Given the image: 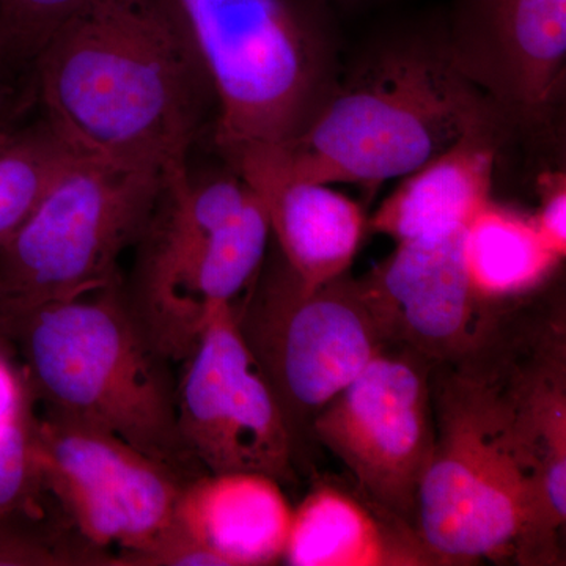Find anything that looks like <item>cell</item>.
Listing matches in <instances>:
<instances>
[{
    "label": "cell",
    "instance_id": "1",
    "mask_svg": "<svg viewBox=\"0 0 566 566\" xmlns=\"http://www.w3.org/2000/svg\"><path fill=\"white\" fill-rule=\"evenodd\" d=\"M44 120L98 161L185 177L210 92L159 0H93L35 59Z\"/></svg>",
    "mask_w": 566,
    "mask_h": 566
},
{
    "label": "cell",
    "instance_id": "2",
    "mask_svg": "<svg viewBox=\"0 0 566 566\" xmlns=\"http://www.w3.org/2000/svg\"><path fill=\"white\" fill-rule=\"evenodd\" d=\"M434 449L416 528L452 565L560 564L543 469L517 419L504 335L431 375Z\"/></svg>",
    "mask_w": 566,
    "mask_h": 566
},
{
    "label": "cell",
    "instance_id": "3",
    "mask_svg": "<svg viewBox=\"0 0 566 566\" xmlns=\"http://www.w3.org/2000/svg\"><path fill=\"white\" fill-rule=\"evenodd\" d=\"M506 134L485 95L457 69L444 29L412 32L375 48L289 147L249 148L234 174L363 186L403 178L471 134Z\"/></svg>",
    "mask_w": 566,
    "mask_h": 566
},
{
    "label": "cell",
    "instance_id": "4",
    "mask_svg": "<svg viewBox=\"0 0 566 566\" xmlns=\"http://www.w3.org/2000/svg\"><path fill=\"white\" fill-rule=\"evenodd\" d=\"M48 415L120 439L182 482L207 474L182 439L170 364L136 323L122 281L7 319Z\"/></svg>",
    "mask_w": 566,
    "mask_h": 566
},
{
    "label": "cell",
    "instance_id": "5",
    "mask_svg": "<svg viewBox=\"0 0 566 566\" xmlns=\"http://www.w3.org/2000/svg\"><path fill=\"white\" fill-rule=\"evenodd\" d=\"M216 102L227 159L289 147L340 80L322 0H159Z\"/></svg>",
    "mask_w": 566,
    "mask_h": 566
},
{
    "label": "cell",
    "instance_id": "6",
    "mask_svg": "<svg viewBox=\"0 0 566 566\" xmlns=\"http://www.w3.org/2000/svg\"><path fill=\"white\" fill-rule=\"evenodd\" d=\"M164 186L161 175L77 156L0 248L6 322L120 281L123 252L144 237Z\"/></svg>",
    "mask_w": 566,
    "mask_h": 566
},
{
    "label": "cell",
    "instance_id": "7",
    "mask_svg": "<svg viewBox=\"0 0 566 566\" xmlns=\"http://www.w3.org/2000/svg\"><path fill=\"white\" fill-rule=\"evenodd\" d=\"M241 338L273 392L294 450L319 411L389 344L357 279L307 289L283 262L266 259L233 304Z\"/></svg>",
    "mask_w": 566,
    "mask_h": 566
},
{
    "label": "cell",
    "instance_id": "8",
    "mask_svg": "<svg viewBox=\"0 0 566 566\" xmlns=\"http://www.w3.org/2000/svg\"><path fill=\"white\" fill-rule=\"evenodd\" d=\"M48 490L71 526L111 565H144L175 531L185 482L120 439L62 417H35Z\"/></svg>",
    "mask_w": 566,
    "mask_h": 566
},
{
    "label": "cell",
    "instance_id": "9",
    "mask_svg": "<svg viewBox=\"0 0 566 566\" xmlns=\"http://www.w3.org/2000/svg\"><path fill=\"white\" fill-rule=\"evenodd\" d=\"M433 368L406 346H382L311 430L349 469L357 493L412 526L434 449Z\"/></svg>",
    "mask_w": 566,
    "mask_h": 566
},
{
    "label": "cell",
    "instance_id": "10",
    "mask_svg": "<svg viewBox=\"0 0 566 566\" xmlns=\"http://www.w3.org/2000/svg\"><path fill=\"white\" fill-rule=\"evenodd\" d=\"M178 422L205 472H255L279 483L294 479L293 439L266 379L221 305L189 356L177 382Z\"/></svg>",
    "mask_w": 566,
    "mask_h": 566
},
{
    "label": "cell",
    "instance_id": "11",
    "mask_svg": "<svg viewBox=\"0 0 566 566\" xmlns=\"http://www.w3.org/2000/svg\"><path fill=\"white\" fill-rule=\"evenodd\" d=\"M444 33L506 133L553 128L565 96L566 0H453Z\"/></svg>",
    "mask_w": 566,
    "mask_h": 566
},
{
    "label": "cell",
    "instance_id": "12",
    "mask_svg": "<svg viewBox=\"0 0 566 566\" xmlns=\"http://www.w3.org/2000/svg\"><path fill=\"white\" fill-rule=\"evenodd\" d=\"M463 232L398 243L357 279L386 340L433 365L472 356L505 322L501 308L483 303L472 290L461 253Z\"/></svg>",
    "mask_w": 566,
    "mask_h": 566
},
{
    "label": "cell",
    "instance_id": "13",
    "mask_svg": "<svg viewBox=\"0 0 566 566\" xmlns=\"http://www.w3.org/2000/svg\"><path fill=\"white\" fill-rule=\"evenodd\" d=\"M271 229L266 211L251 191L243 210L196 251L163 274L122 286L129 311L156 352L182 363L221 305L248 292L266 259Z\"/></svg>",
    "mask_w": 566,
    "mask_h": 566
},
{
    "label": "cell",
    "instance_id": "14",
    "mask_svg": "<svg viewBox=\"0 0 566 566\" xmlns=\"http://www.w3.org/2000/svg\"><path fill=\"white\" fill-rule=\"evenodd\" d=\"M292 517L273 476L207 472L182 485L175 528L218 566H263L282 560Z\"/></svg>",
    "mask_w": 566,
    "mask_h": 566
},
{
    "label": "cell",
    "instance_id": "15",
    "mask_svg": "<svg viewBox=\"0 0 566 566\" xmlns=\"http://www.w3.org/2000/svg\"><path fill=\"white\" fill-rule=\"evenodd\" d=\"M282 562L292 566L452 565L416 526L335 483L312 488L296 509Z\"/></svg>",
    "mask_w": 566,
    "mask_h": 566
},
{
    "label": "cell",
    "instance_id": "16",
    "mask_svg": "<svg viewBox=\"0 0 566 566\" xmlns=\"http://www.w3.org/2000/svg\"><path fill=\"white\" fill-rule=\"evenodd\" d=\"M237 175L263 203L279 253L304 286L348 274L367 229L359 203L322 182L259 170Z\"/></svg>",
    "mask_w": 566,
    "mask_h": 566
},
{
    "label": "cell",
    "instance_id": "17",
    "mask_svg": "<svg viewBox=\"0 0 566 566\" xmlns=\"http://www.w3.org/2000/svg\"><path fill=\"white\" fill-rule=\"evenodd\" d=\"M505 134H471L401 178L371 218L370 229L395 244L461 232L491 199L495 159Z\"/></svg>",
    "mask_w": 566,
    "mask_h": 566
},
{
    "label": "cell",
    "instance_id": "18",
    "mask_svg": "<svg viewBox=\"0 0 566 566\" xmlns=\"http://www.w3.org/2000/svg\"><path fill=\"white\" fill-rule=\"evenodd\" d=\"M461 253L476 296L499 308L535 293L564 262L543 240L532 214L493 199L464 227Z\"/></svg>",
    "mask_w": 566,
    "mask_h": 566
},
{
    "label": "cell",
    "instance_id": "19",
    "mask_svg": "<svg viewBox=\"0 0 566 566\" xmlns=\"http://www.w3.org/2000/svg\"><path fill=\"white\" fill-rule=\"evenodd\" d=\"M77 156L46 120L0 133V248Z\"/></svg>",
    "mask_w": 566,
    "mask_h": 566
},
{
    "label": "cell",
    "instance_id": "20",
    "mask_svg": "<svg viewBox=\"0 0 566 566\" xmlns=\"http://www.w3.org/2000/svg\"><path fill=\"white\" fill-rule=\"evenodd\" d=\"M59 506L41 472L35 416L25 401H14L0 416V516L39 515Z\"/></svg>",
    "mask_w": 566,
    "mask_h": 566
},
{
    "label": "cell",
    "instance_id": "21",
    "mask_svg": "<svg viewBox=\"0 0 566 566\" xmlns=\"http://www.w3.org/2000/svg\"><path fill=\"white\" fill-rule=\"evenodd\" d=\"M109 565L63 516H0V566Z\"/></svg>",
    "mask_w": 566,
    "mask_h": 566
},
{
    "label": "cell",
    "instance_id": "22",
    "mask_svg": "<svg viewBox=\"0 0 566 566\" xmlns=\"http://www.w3.org/2000/svg\"><path fill=\"white\" fill-rule=\"evenodd\" d=\"M93 0H0V66L33 65L59 29Z\"/></svg>",
    "mask_w": 566,
    "mask_h": 566
},
{
    "label": "cell",
    "instance_id": "23",
    "mask_svg": "<svg viewBox=\"0 0 566 566\" xmlns=\"http://www.w3.org/2000/svg\"><path fill=\"white\" fill-rule=\"evenodd\" d=\"M539 205L532 218L547 245L566 255V177L564 172H546L538 181Z\"/></svg>",
    "mask_w": 566,
    "mask_h": 566
},
{
    "label": "cell",
    "instance_id": "24",
    "mask_svg": "<svg viewBox=\"0 0 566 566\" xmlns=\"http://www.w3.org/2000/svg\"><path fill=\"white\" fill-rule=\"evenodd\" d=\"M9 333H7V322H6V314H3L2 304H0V349L3 348V346H9Z\"/></svg>",
    "mask_w": 566,
    "mask_h": 566
},
{
    "label": "cell",
    "instance_id": "25",
    "mask_svg": "<svg viewBox=\"0 0 566 566\" xmlns=\"http://www.w3.org/2000/svg\"><path fill=\"white\" fill-rule=\"evenodd\" d=\"M323 3L326 2H335V3H342V6H348V3H359L363 2V0H322Z\"/></svg>",
    "mask_w": 566,
    "mask_h": 566
}]
</instances>
